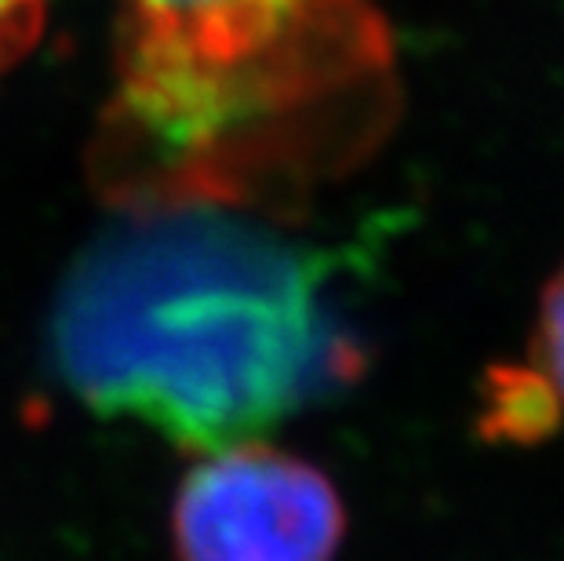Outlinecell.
I'll use <instances>...</instances> for the list:
<instances>
[{"label":"cell","mask_w":564,"mask_h":561,"mask_svg":"<svg viewBox=\"0 0 564 561\" xmlns=\"http://www.w3.org/2000/svg\"><path fill=\"white\" fill-rule=\"evenodd\" d=\"M328 262L248 208H121L58 284L47 354L77 401L178 449L273 431L346 379Z\"/></svg>","instance_id":"1"},{"label":"cell","mask_w":564,"mask_h":561,"mask_svg":"<svg viewBox=\"0 0 564 561\" xmlns=\"http://www.w3.org/2000/svg\"><path fill=\"white\" fill-rule=\"evenodd\" d=\"M477 412V431L491 445H535L557 434L564 420L557 393L532 365H491Z\"/></svg>","instance_id":"3"},{"label":"cell","mask_w":564,"mask_h":561,"mask_svg":"<svg viewBox=\"0 0 564 561\" xmlns=\"http://www.w3.org/2000/svg\"><path fill=\"white\" fill-rule=\"evenodd\" d=\"M47 0H0V80L41 41Z\"/></svg>","instance_id":"5"},{"label":"cell","mask_w":564,"mask_h":561,"mask_svg":"<svg viewBox=\"0 0 564 561\" xmlns=\"http://www.w3.org/2000/svg\"><path fill=\"white\" fill-rule=\"evenodd\" d=\"M343 536L332 477L259 438L204 452L172 504L178 561H335Z\"/></svg>","instance_id":"2"},{"label":"cell","mask_w":564,"mask_h":561,"mask_svg":"<svg viewBox=\"0 0 564 561\" xmlns=\"http://www.w3.org/2000/svg\"><path fill=\"white\" fill-rule=\"evenodd\" d=\"M528 365L546 379L564 409V262L550 273L543 292H539Z\"/></svg>","instance_id":"4"}]
</instances>
